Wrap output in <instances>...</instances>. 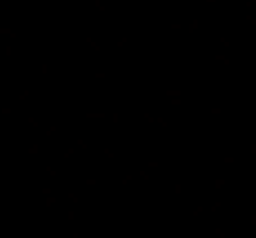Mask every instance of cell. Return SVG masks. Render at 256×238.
<instances>
[]
</instances>
